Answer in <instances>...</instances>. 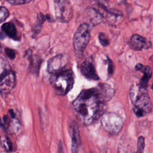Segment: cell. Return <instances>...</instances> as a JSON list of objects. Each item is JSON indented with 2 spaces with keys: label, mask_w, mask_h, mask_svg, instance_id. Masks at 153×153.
<instances>
[{
  "label": "cell",
  "mask_w": 153,
  "mask_h": 153,
  "mask_svg": "<svg viewBox=\"0 0 153 153\" xmlns=\"http://www.w3.org/2000/svg\"><path fill=\"white\" fill-rule=\"evenodd\" d=\"M46 17L42 13H39L37 15V19L36 23L34 24L32 27V32H33V36H36L39 33L41 32L42 29V26L46 19Z\"/></svg>",
  "instance_id": "obj_18"
},
{
  "label": "cell",
  "mask_w": 153,
  "mask_h": 153,
  "mask_svg": "<svg viewBox=\"0 0 153 153\" xmlns=\"http://www.w3.org/2000/svg\"><path fill=\"white\" fill-rule=\"evenodd\" d=\"M55 15L61 22H68L72 16V8L69 0H54Z\"/></svg>",
  "instance_id": "obj_6"
},
{
  "label": "cell",
  "mask_w": 153,
  "mask_h": 153,
  "mask_svg": "<svg viewBox=\"0 0 153 153\" xmlns=\"http://www.w3.org/2000/svg\"><path fill=\"white\" fill-rule=\"evenodd\" d=\"M1 30L8 37L15 40L18 39H17L19 38L17 30L13 23L10 22L5 23L2 25Z\"/></svg>",
  "instance_id": "obj_16"
},
{
  "label": "cell",
  "mask_w": 153,
  "mask_h": 153,
  "mask_svg": "<svg viewBox=\"0 0 153 153\" xmlns=\"http://www.w3.org/2000/svg\"><path fill=\"white\" fill-rule=\"evenodd\" d=\"M66 65V57L62 54L50 58L47 62V71L51 74H55L63 71Z\"/></svg>",
  "instance_id": "obj_9"
},
{
  "label": "cell",
  "mask_w": 153,
  "mask_h": 153,
  "mask_svg": "<svg viewBox=\"0 0 153 153\" xmlns=\"http://www.w3.org/2000/svg\"><path fill=\"white\" fill-rule=\"evenodd\" d=\"M69 131L72 140V152H76L78 151L80 146L81 139L78 126L74 121H73L70 124Z\"/></svg>",
  "instance_id": "obj_12"
},
{
  "label": "cell",
  "mask_w": 153,
  "mask_h": 153,
  "mask_svg": "<svg viewBox=\"0 0 153 153\" xmlns=\"http://www.w3.org/2000/svg\"><path fill=\"white\" fill-rule=\"evenodd\" d=\"M152 90H153V83H152Z\"/></svg>",
  "instance_id": "obj_27"
},
{
  "label": "cell",
  "mask_w": 153,
  "mask_h": 153,
  "mask_svg": "<svg viewBox=\"0 0 153 153\" xmlns=\"http://www.w3.org/2000/svg\"><path fill=\"white\" fill-rule=\"evenodd\" d=\"M50 81L57 94L63 96L73 87L74 74L71 69H64L59 73L51 74Z\"/></svg>",
  "instance_id": "obj_3"
},
{
  "label": "cell",
  "mask_w": 153,
  "mask_h": 153,
  "mask_svg": "<svg viewBox=\"0 0 153 153\" xmlns=\"http://www.w3.org/2000/svg\"><path fill=\"white\" fill-rule=\"evenodd\" d=\"M28 59L29 60V68L33 72H38L42 60L38 56H32L31 53L26 52Z\"/></svg>",
  "instance_id": "obj_17"
},
{
  "label": "cell",
  "mask_w": 153,
  "mask_h": 153,
  "mask_svg": "<svg viewBox=\"0 0 153 153\" xmlns=\"http://www.w3.org/2000/svg\"><path fill=\"white\" fill-rule=\"evenodd\" d=\"M129 96L133 105V112L137 117H141L151 112L152 104L146 88L140 84L133 85L129 91Z\"/></svg>",
  "instance_id": "obj_2"
},
{
  "label": "cell",
  "mask_w": 153,
  "mask_h": 153,
  "mask_svg": "<svg viewBox=\"0 0 153 153\" xmlns=\"http://www.w3.org/2000/svg\"><path fill=\"white\" fill-rule=\"evenodd\" d=\"M1 145L7 151H11L13 149V145L11 140L6 136L1 138Z\"/></svg>",
  "instance_id": "obj_19"
},
{
  "label": "cell",
  "mask_w": 153,
  "mask_h": 153,
  "mask_svg": "<svg viewBox=\"0 0 153 153\" xmlns=\"http://www.w3.org/2000/svg\"><path fill=\"white\" fill-rule=\"evenodd\" d=\"M149 43L150 42L146 43V39L142 36L137 34H134L131 36L128 44L131 49L136 51H140L143 48H145L146 45Z\"/></svg>",
  "instance_id": "obj_13"
},
{
  "label": "cell",
  "mask_w": 153,
  "mask_h": 153,
  "mask_svg": "<svg viewBox=\"0 0 153 153\" xmlns=\"http://www.w3.org/2000/svg\"><path fill=\"white\" fill-rule=\"evenodd\" d=\"M10 66L8 62L5 59H4L3 57H1V73L10 69Z\"/></svg>",
  "instance_id": "obj_23"
},
{
  "label": "cell",
  "mask_w": 153,
  "mask_h": 153,
  "mask_svg": "<svg viewBox=\"0 0 153 153\" xmlns=\"http://www.w3.org/2000/svg\"><path fill=\"white\" fill-rule=\"evenodd\" d=\"M9 16L8 10L4 7H1V22H4Z\"/></svg>",
  "instance_id": "obj_22"
},
{
  "label": "cell",
  "mask_w": 153,
  "mask_h": 153,
  "mask_svg": "<svg viewBox=\"0 0 153 153\" xmlns=\"http://www.w3.org/2000/svg\"><path fill=\"white\" fill-rule=\"evenodd\" d=\"M99 40L100 44L103 47H106L109 44V40L107 36L102 32L99 33Z\"/></svg>",
  "instance_id": "obj_20"
},
{
  "label": "cell",
  "mask_w": 153,
  "mask_h": 153,
  "mask_svg": "<svg viewBox=\"0 0 153 153\" xmlns=\"http://www.w3.org/2000/svg\"><path fill=\"white\" fill-rule=\"evenodd\" d=\"M7 2L13 5H19L27 4L32 0H7Z\"/></svg>",
  "instance_id": "obj_24"
},
{
  "label": "cell",
  "mask_w": 153,
  "mask_h": 153,
  "mask_svg": "<svg viewBox=\"0 0 153 153\" xmlns=\"http://www.w3.org/2000/svg\"><path fill=\"white\" fill-rule=\"evenodd\" d=\"M5 53L6 54V56L10 59L13 60L16 57V53L15 51L13 49L9 48H5Z\"/></svg>",
  "instance_id": "obj_25"
},
{
  "label": "cell",
  "mask_w": 153,
  "mask_h": 153,
  "mask_svg": "<svg viewBox=\"0 0 153 153\" xmlns=\"http://www.w3.org/2000/svg\"><path fill=\"white\" fill-rule=\"evenodd\" d=\"M81 72L82 74L88 79L96 81L99 79L94 65L93 60L91 57L86 59L81 65Z\"/></svg>",
  "instance_id": "obj_10"
},
{
  "label": "cell",
  "mask_w": 153,
  "mask_h": 153,
  "mask_svg": "<svg viewBox=\"0 0 153 153\" xmlns=\"http://www.w3.org/2000/svg\"><path fill=\"white\" fill-rule=\"evenodd\" d=\"M145 148V139L143 136H140L137 140V152H143Z\"/></svg>",
  "instance_id": "obj_21"
},
{
  "label": "cell",
  "mask_w": 153,
  "mask_h": 153,
  "mask_svg": "<svg viewBox=\"0 0 153 153\" xmlns=\"http://www.w3.org/2000/svg\"><path fill=\"white\" fill-rule=\"evenodd\" d=\"M135 69L137 71H140L143 74V75L140 79V84L143 87L146 88L148 86V81L151 78L152 74L151 68L149 66H144L143 65L140 63H137L135 66Z\"/></svg>",
  "instance_id": "obj_14"
},
{
  "label": "cell",
  "mask_w": 153,
  "mask_h": 153,
  "mask_svg": "<svg viewBox=\"0 0 153 153\" xmlns=\"http://www.w3.org/2000/svg\"><path fill=\"white\" fill-rule=\"evenodd\" d=\"M107 62H108V72L109 74H112L114 72V64L111 59H109L108 57L107 58Z\"/></svg>",
  "instance_id": "obj_26"
},
{
  "label": "cell",
  "mask_w": 153,
  "mask_h": 153,
  "mask_svg": "<svg viewBox=\"0 0 153 153\" xmlns=\"http://www.w3.org/2000/svg\"><path fill=\"white\" fill-rule=\"evenodd\" d=\"M100 123L105 130L113 134L118 133L124 124L120 115L112 112H105L101 117Z\"/></svg>",
  "instance_id": "obj_5"
},
{
  "label": "cell",
  "mask_w": 153,
  "mask_h": 153,
  "mask_svg": "<svg viewBox=\"0 0 153 153\" xmlns=\"http://www.w3.org/2000/svg\"><path fill=\"white\" fill-rule=\"evenodd\" d=\"M1 126L7 133L10 134H15L19 130L20 123L15 118L14 112L12 109L9 110L8 114L3 116Z\"/></svg>",
  "instance_id": "obj_8"
},
{
  "label": "cell",
  "mask_w": 153,
  "mask_h": 153,
  "mask_svg": "<svg viewBox=\"0 0 153 153\" xmlns=\"http://www.w3.org/2000/svg\"><path fill=\"white\" fill-rule=\"evenodd\" d=\"M87 16L89 22L88 25L93 26L100 24L103 20L101 13L92 8L87 10Z\"/></svg>",
  "instance_id": "obj_15"
},
{
  "label": "cell",
  "mask_w": 153,
  "mask_h": 153,
  "mask_svg": "<svg viewBox=\"0 0 153 153\" xmlns=\"http://www.w3.org/2000/svg\"><path fill=\"white\" fill-rule=\"evenodd\" d=\"M90 25L82 23L76 29L73 39V45L75 54L78 57L82 56L83 53L90 39Z\"/></svg>",
  "instance_id": "obj_4"
},
{
  "label": "cell",
  "mask_w": 153,
  "mask_h": 153,
  "mask_svg": "<svg viewBox=\"0 0 153 153\" xmlns=\"http://www.w3.org/2000/svg\"><path fill=\"white\" fill-rule=\"evenodd\" d=\"M16 75L10 69L1 73L0 91L2 94H8L16 85Z\"/></svg>",
  "instance_id": "obj_7"
},
{
  "label": "cell",
  "mask_w": 153,
  "mask_h": 153,
  "mask_svg": "<svg viewBox=\"0 0 153 153\" xmlns=\"http://www.w3.org/2000/svg\"><path fill=\"white\" fill-rule=\"evenodd\" d=\"M72 107L85 125L92 124L105 111V103L100 100L95 88L82 90L72 102Z\"/></svg>",
  "instance_id": "obj_1"
},
{
  "label": "cell",
  "mask_w": 153,
  "mask_h": 153,
  "mask_svg": "<svg viewBox=\"0 0 153 153\" xmlns=\"http://www.w3.org/2000/svg\"><path fill=\"white\" fill-rule=\"evenodd\" d=\"M96 93L100 100L105 103L110 100L115 94L114 88L108 84L100 83L95 87Z\"/></svg>",
  "instance_id": "obj_11"
}]
</instances>
